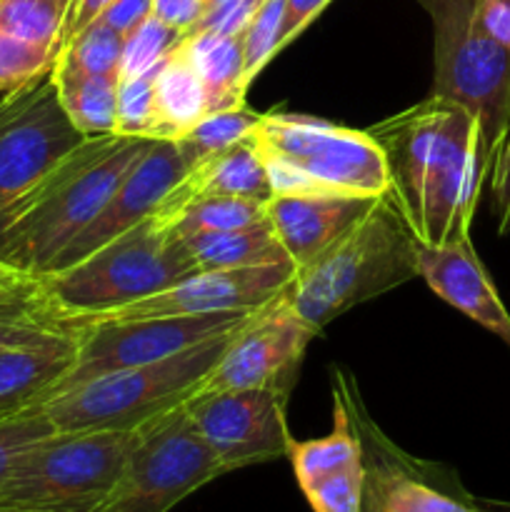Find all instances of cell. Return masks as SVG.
Returning a JSON list of instances; mask_svg holds the SVG:
<instances>
[{
	"label": "cell",
	"mask_w": 510,
	"mask_h": 512,
	"mask_svg": "<svg viewBox=\"0 0 510 512\" xmlns=\"http://www.w3.org/2000/svg\"><path fill=\"white\" fill-rule=\"evenodd\" d=\"M138 430L55 433L30 448L0 485V512H93L108 498Z\"/></svg>",
	"instance_id": "ba28073f"
},
{
	"label": "cell",
	"mask_w": 510,
	"mask_h": 512,
	"mask_svg": "<svg viewBox=\"0 0 510 512\" xmlns=\"http://www.w3.org/2000/svg\"><path fill=\"white\" fill-rule=\"evenodd\" d=\"M260 5H263V0H223L220 5L205 10L203 18L185 35H240L248 28Z\"/></svg>",
	"instance_id": "d590c367"
},
{
	"label": "cell",
	"mask_w": 510,
	"mask_h": 512,
	"mask_svg": "<svg viewBox=\"0 0 510 512\" xmlns=\"http://www.w3.org/2000/svg\"><path fill=\"white\" fill-rule=\"evenodd\" d=\"M505 512H510V508H508V510H505Z\"/></svg>",
	"instance_id": "7dc6e473"
},
{
	"label": "cell",
	"mask_w": 510,
	"mask_h": 512,
	"mask_svg": "<svg viewBox=\"0 0 510 512\" xmlns=\"http://www.w3.org/2000/svg\"><path fill=\"white\" fill-rule=\"evenodd\" d=\"M233 335L235 330H230L158 363L100 375L45 400L40 408L58 433H133L195 398Z\"/></svg>",
	"instance_id": "5b68a950"
},
{
	"label": "cell",
	"mask_w": 510,
	"mask_h": 512,
	"mask_svg": "<svg viewBox=\"0 0 510 512\" xmlns=\"http://www.w3.org/2000/svg\"><path fill=\"white\" fill-rule=\"evenodd\" d=\"M488 183H490V190H493V208H495V215H498L500 233H505L510 220V133H508V140H505L503 150H500L498 160H495Z\"/></svg>",
	"instance_id": "74e56055"
},
{
	"label": "cell",
	"mask_w": 510,
	"mask_h": 512,
	"mask_svg": "<svg viewBox=\"0 0 510 512\" xmlns=\"http://www.w3.org/2000/svg\"><path fill=\"white\" fill-rule=\"evenodd\" d=\"M418 245L383 195L323 253L295 268L285 303L318 335L345 310L418 278Z\"/></svg>",
	"instance_id": "3957f363"
},
{
	"label": "cell",
	"mask_w": 510,
	"mask_h": 512,
	"mask_svg": "<svg viewBox=\"0 0 510 512\" xmlns=\"http://www.w3.org/2000/svg\"><path fill=\"white\" fill-rule=\"evenodd\" d=\"M268 218V203L250 198H203L190 203L170 225L178 238L245 228Z\"/></svg>",
	"instance_id": "83f0119b"
},
{
	"label": "cell",
	"mask_w": 510,
	"mask_h": 512,
	"mask_svg": "<svg viewBox=\"0 0 510 512\" xmlns=\"http://www.w3.org/2000/svg\"><path fill=\"white\" fill-rule=\"evenodd\" d=\"M75 335L68 325V313L50 300L40 280L0 293V353Z\"/></svg>",
	"instance_id": "7402d4cb"
},
{
	"label": "cell",
	"mask_w": 510,
	"mask_h": 512,
	"mask_svg": "<svg viewBox=\"0 0 510 512\" xmlns=\"http://www.w3.org/2000/svg\"><path fill=\"white\" fill-rule=\"evenodd\" d=\"M285 408L288 398L273 390H225L185 403V413L225 473L288 458L293 435Z\"/></svg>",
	"instance_id": "5bb4252c"
},
{
	"label": "cell",
	"mask_w": 510,
	"mask_h": 512,
	"mask_svg": "<svg viewBox=\"0 0 510 512\" xmlns=\"http://www.w3.org/2000/svg\"><path fill=\"white\" fill-rule=\"evenodd\" d=\"M73 8L75 0H0V30L45 45L58 58Z\"/></svg>",
	"instance_id": "4316f807"
},
{
	"label": "cell",
	"mask_w": 510,
	"mask_h": 512,
	"mask_svg": "<svg viewBox=\"0 0 510 512\" xmlns=\"http://www.w3.org/2000/svg\"><path fill=\"white\" fill-rule=\"evenodd\" d=\"M150 10H153V0H113L100 15V20L113 25L128 38L143 20L150 18Z\"/></svg>",
	"instance_id": "60d3db41"
},
{
	"label": "cell",
	"mask_w": 510,
	"mask_h": 512,
	"mask_svg": "<svg viewBox=\"0 0 510 512\" xmlns=\"http://www.w3.org/2000/svg\"><path fill=\"white\" fill-rule=\"evenodd\" d=\"M125 35L108 25L105 20H95L83 33L75 35L55 63H65L70 68L88 75H103V78H120V65H123Z\"/></svg>",
	"instance_id": "f1b7e54d"
},
{
	"label": "cell",
	"mask_w": 510,
	"mask_h": 512,
	"mask_svg": "<svg viewBox=\"0 0 510 512\" xmlns=\"http://www.w3.org/2000/svg\"><path fill=\"white\" fill-rule=\"evenodd\" d=\"M223 0H208V8H213V5H220Z\"/></svg>",
	"instance_id": "f6af8a7d"
},
{
	"label": "cell",
	"mask_w": 510,
	"mask_h": 512,
	"mask_svg": "<svg viewBox=\"0 0 510 512\" xmlns=\"http://www.w3.org/2000/svg\"><path fill=\"white\" fill-rule=\"evenodd\" d=\"M55 425L45 415V410L28 408L20 413L0 415V485L5 483L18 460L28 453L40 440L55 435Z\"/></svg>",
	"instance_id": "1f68e13d"
},
{
	"label": "cell",
	"mask_w": 510,
	"mask_h": 512,
	"mask_svg": "<svg viewBox=\"0 0 510 512\" xmlns=\"http://www.w3.org/2000/svg\"><path fill=\"white\" fill-rule=\"evenodd\" d=\"M75 338L23 345L0 353V415L45 403L55 383L73 368Z\"/></svg>",
	"instance_id": "d6986e66"
},
{
	"label": "cell",
	"mask_w": 510,
	"mask_h": 512,
	"mask_svg": "<svg viewBox=\"0 0 510 512\" xmlns=\"http://www.w3.org/2000/svg\"><path fill=\"white\" fill-rule=\"evenodd\" d=\"M253 313L255 310L183 315V318H143L123 320V323H100L78 330L73 368L55 383L45 400L80 383L100 378V375L158 363L170 355L195 348L205 340L238 330L240 325L248 323Z\"/></svg>",
	"instance_id": "30bf717a"
},
{
	"label": "cell",
	"mask_w": 510,
	"mask_h": 512,
	"mask_svg": "<svg viewBox=\"0 0 510 512\" xmlns=\"http://www.w3.org/2000/svg\"><path fill=\"white\" fill-rule=\"evenodd\" d=\"M288 290V288H285ZM315 330L285 303V293L235 330L225 353L195 395L225 390H273L290 398Z\"/></svg>",
	"instance_id": "7c38bea8"
},
{
	"label": "cell",
	"mask_w": 510,
	"mask_h": 512,
	"mask_svg": "<svg viewBox=\"0 0 510 512\" xmlns=\"http://www.w3.org/2000/svg\"><path fill=\"white\" fill-rule=\"evenodd\" d=\"M53 63L55 55L50 48L0 30V93H10L50 73Z\"/></svg>",
	"instance_id": "e575fe53"
},
{
	"label": "cell",
	"mask_w": 510,
	"mask_h": 512,
	"mask_svg": "<svg viewBox=\"0 0 510 512\" xmlns=\"http://www.w3.org/2000/svg\"><path fill=\"white\" fill-rule=\"evenodd\" d=\"M433 25V93L475 115L485 175L510 133V50L478 23L475 0H415Z\"/></svg>",
	"instance_id": "8992f818"
},
{
	"label": "cell",
	"mask_w": 510,
	"mask_h": 512,
	"mask_svg": "<svg viewBox=\"0 0 510 512\" xmlns=\"http://www.w3.org/2000/svg\"><path fill=\"white\" fill-rule=\"evenodd\" d=\"M160 65L153 70H145V73L140 75H133V78H120L118 113H115V135L153 140L155 78H158Z\"/></svg>",
	"instance_id": "f546056e"
},
{
	"label": "cell",
	"mask_w": 510,
	"mask_h": 512,
	"mask_svg": "<svg viewBox=\"0 0 510 512\" xmlns=\"http://www.w3.org/2000/svg\"><path fill=\"white\" fill-rule=\"evenodd\" d=\"M208 113V93L183 38L160 65L155 78L153 140L180 138L190 125Z\"/></svg>",
	"instance_id": "ffe728a7"
},
{
	"label": "cell",
	"mask_w": 510,
	"mask_h": 512,
	"mask_svg": "<svg viewBox=\"0 0 510 512\" xmlns=\"http://www.w3.org/2000/svg\"><path fill=\"white\" fill-rule=\"evenodd\" d=\"M225 473L183 408L138 430L108 498L93 512H170Z\"/></svg>",
	"instance_id": "9c48e42d"
},
{
	"label": "cell",
	"mask_w": 510,
	"mask_h": 512,
	"mask_svg": "<svg viewBox=\"0 0 510 512\" xmlns=\"http://www.w3.org/2000/svg\"><path fill=\"white\" fill-rule=\"evenodd\" d=\"M195 273L183 240L145 218L80 263L40 278V285L68 315H90L138 303Z\"/></svg>",
	"instance_id": "52a82bcc"
},
{
	"label": "cell",
	"mask_w": 510,
	"mask_h": 512,
	"mask_svg": "<svg viewBox=\"0 0 510 512\" xmlns=\"http://www.w3.org/2000/svg\"><path fill=\"white\" fill-rule=\"evenodd\" d=\"M333 0H285V23L280 35V50L293 43Z\"/></svg>",
	"instance_id": "f35d334b"
},
{
	"label": "cell",
	"mask_w": 510,
	"mask_h": 512,
	"mask_svg": "<svg viewBox=\"0 0 510 512\" xmlns=\"http://www.w3.org/2000/svg\"><path fill=\"white\" fill-rule=\"evenodd\" d=\"M375 200L355 195H273L268 200V220L295 268H303Z\"/></svg>",
	"instance_id": "ac0fdd59"
},
{
	"label": "cell",
	"mask_w": 510,
	"mask_h": 512,
	"mask_svg": "<svg viewBox=\"0 0 510 512\" xmlns=\"http://www.w3.org/2000/svg\"><path fill=\"white\" fill-rule=\"evenodd\" d=\"M150 143L115 133L80 140L33 188L0 210V263L28 278H45Z\"/></svg>",
	"instance_id": "7a4b0ae2"
},
{
	"label": "cell",
	"mask_w": 510,
	"mask_h": 512,
	"mask_svg": "<svg viewBox=\"0 0 510 512\" xmlns=\"http://www.w3.org/2000/svg\"><path fill=\"white\" fill-rule=\"evenodd\" d=\"M185 45L203 78L210 113L243 108L250 85L245 83L243 33L185 35Z\"/></svg>",
	"instance_id": "603a6c76"
},
{
	"label": "cell",
	"mask_w": 510,
	"mask_h": 512,
	"mask_svg": "<svg viewBox=\"0 0 510 512\" xmlns=\"http://www.w3.org/2000/svg\"><path fill=\"white\" fill-rule=\"evenodd\" d=\"M333 415L335 425L330 435L315 440H293L290 443L288 458L300 490L313 483V480L323 478V475H330L335 470L345 468V465L363 460V448H360L358 435H355L348 413H345V408L338 400H335Z\"/></svg>",
	"instance_id": "d4e9b609"
},
{
	"label": "cell",
	"mask_w": 510,
	"mask_h": 512,
	"mask_svg": "<svg viewBox=\"0 0 510 512\" xmlns=\"http://www.w3.org/2000/svg\"><path fill=\"white\" fill-rule=\"evenodd\" d=\"M363 512H383V510H380V508H375V505L365 503V500H363Z\"/></svg>",
	"instance_id": "ee69618b"
},
{
	"label": "cell",
	"mask_w": 510,
	"mask_h": 512,
	"mask_svg": "<svg viewBox=\"0 0 510 512\" xmlns=\"http://www.w3.org/2000/svg\"><path fill=\"white\" fill-rule=\"evenodd\" d=\"M475 15L485 33L510 50V0H475Z\"/></svg>",
	"instance_id": "ab89813d"
},
{
	"label": "cell",
	"mask_w": 510,
	"mask_h": 512,
	"mask_svg": "<svg viewBox=\"0 0 510 512\" xmlns=\"http://www.w3.org/2000/svg\"><path fill=\"white\" fill-rule=\"evenodd\" d=\"M285 23V0H263L258 13L243 30L245 83H253L260 70L280 53V35Z\"/></svg>",
	"instance_id": "d6a6232c"
},
{
	"label": "cell",
	"mask_w": 510,
	"mask_h": 512,
	"mask_svg": "<svg viewBox=\"0 0 510 512\" xmlns=\"http://www.w3.org/2000/svg\"><path fill=\"white\" fill-rule=\"evenodd\" d=\"M188 173V163L173 140H153L143 158L133 165L105 208L85 225L83 233L58 255L48 275L80 263L103 245L113 243L130 228L143 223L168 190Z\"/></svg>",
	"instance_id": "9a60e30c"
},
{
	"label": "cell",
	"mask_w": 510,
	"mask_h": 512,
	"mask_svg": "<svg viewBox=\"0 0 510 512\" xmlns=\"http://www.w3.org/2000/svg\"><path fill=\"white\" fill-rule=\"evenodd\" d=\"M30 280H35V278H28V275L18 273V270H13V268H8V265L0 263V293H5V290L20 288V285L30 283Z\"/></svg>",
	"instance_id": "7bdbcfd3"
},
{
	"label": "cell",
	"mask_w": 510,
	"mask_h": 512,
	"mask_svg": "<svg viewBox=\"0 0 510 512\" xmlns=\"http://www.w3.org/2000/svg\"><path fill=\"white\" fill-rule=\"evenodd\" d=\"M295 275V265L275 263L258 268L233 270H203L173 288L158 295L123 305V308L105 310V313L68 315L73 333L100 323H123V320L143 318H183V315H213V313H240V310H258L273 303L285 293Z\"/></svg>",
	"instance_id": "4fadbf2b"
},
{
	"label": "cell",
	"mask_w": 510,
	"mask_h": 512,
	"mask_svg": "<svg viewBox=\"0 0 510 512\" xmlns=\"http://www.w3.org/2000/svg\"><path fill=\"white\" fill-rule=\"evenodd\" d=\"M183 38L185 33L170 28L163 20L150 15L148 20H143V23L125 38L120 78H133V75L145 73V70L158 68V65L178 48Z\"/></svg>",
	"instance_id": "4dcf8cb0"
},
{
	"label": "cell",
	"mask_w": 510,
	"mask_h": 512,
	"mask_svg": "<svg viewBox=\"0 0 510 512\" xmlns=\"http://www.w3.org/2000/svg\"><path fill=\"white\" fill-rule=\"evenodd\" d=\"M180 240L185 243L200 273L203 270L258 268V265L288 263L290 260L268 218L260 220V223L245 225V228L198 233Z\"/></svg>",
	"instance_id": "44dd1931"
},
{
	"label": "cell",
	"mask_w": 510,
	"mask_h": 512,
	"mask_svg": "<svg viewBox=\"0 0 510 512\" xmlns=\"http://www.w3.org/2000/svg\"><path fill=\"white\" fill-rule=\"evenodd\" d=\"M83 135L60 105L53 75L10 90L0 98V210L33 188Z\"/></svg>",
	"instance_id": "8fae6325"
},
{
	"label": "cell",
	"mask_w": 510,
	"mask_h": 512,
	"mask_svg": "<svg viewBox=\"0 0 510 512\" xmlns=\"http://www.w3.org/2000/svg\"><path fill=\"white\" fill-rule=\"evenodd\" d=\"M205 3H208V0H205Z\"/></svg>",
	"instance_id": "c3c4849f"
},
{
	"label": "cell",
	"mask_w": 510,
	"mask_h": 512,
	"mask_svg": "<svg viewBox=\"0 0 510 512\" xmlns=\"http://www.w3.org/2000/svg\"><path fill=\"white\" fill-rule=\"evenodd\" d=\"M508 230H510V220H508Z\"/></svg>",
	"instance_id": "bcb514c9"
},
{
	"label": "cell",
	"mask_w": 510,
	"mask_h": 512,
	"mask_svg": "<svg viewBox=\"0 0 510 512\" xmlns=\"http://www.w3.org/2000/svg\"><path fill=\"white\" fill-rule=\"evenodd\" d=\"M418 278H423L440 300L483 325L510 348V313L480 263L473 240L418 245Z\"/></svg>",
	"instance_id": "2e32d148"
},
{
	"label": "cell",
	"mask_w": 510,
	"mask_h": 512,
	"mask_svg": "<svg viewBox=\"0 0 510 512\" xmlns=\"http://www.w3.org/2000/svg\"><path fill=\"white\" fill-rule=\"evenodd\" d=\"M248 140L268 170L273 195H388L383 148L368 130L303 113H263Z\"/></svg>",
	"instance_id": "277c9868"
},
{
	"label": "cell",
	"mask_w": 510,
	"mask_h": 512,
	"mask_svg": "<svg viewBox=\"0 0 510 512\" xmlns=\"http://www.w3.org/2000/svg\"><path fill=\"white\" fill-rule=\"evenodd\" d=\"M205 10H208L205 0H153L150 15H155V18L163 20L170 28L180 30V33H188L203 18Z\"/></svg>",
	"instance_id": "8d00e7d4"
},
{
	"label": "cell",
	"mask_w": 510,
	"mask_h": 512,
	"mask_svg": "<svg viewBox=\"0 0 510 512\" xmlns=\"http://www.w3.org/2000/svg\"><path fill=\"white\" fill-rule=\"evenodd\" d=\"M110 3H113V0H75V8H73V13H70L68 25H65L63 35H60V50H63L65 45L75 38V35L83 33L90 23H95V20L105 13V8H108ZM60 50H58V55H60Z\"/></svg>",
	"instance_id": "b9f144b4"
},
{
	"label": "cell",
	"mask_w": 510,
	"mask_h": 512,
	"mask_svg": "<svg viewBox=\"0 0 510 512\" xmlns=\"http://www.w3.org/2000/svg\"><path fill=\"white\" fill-rule=\"evenodd\" d=\"M388 165V200L420 245L470 238L485 175L480 125L453 100L428 95L368 130Z\"/></svg>",
	"instance_id": "6da1fadb"
},
{
	"label": "cell",
	"mask_w": 510,
	"mask_h": 512,
	"mask_svg": "<svg viewBox=\"0 0 510 512\" xmlns=\"http://www.w3.org/2000/svg\"><path fill=\"white\" fill-rule=\"evenodd\" d=\"M303 495L313 512H363L365 500V468L363 460L335 473L323 475L305 485Z\"/></svg>",
	"instance_id": "836d02e7"
},
{
	"label": "cell",
	"mask_w": 510,
	"mask_h": 512,
	"mask_svg": "<svg viewBox=\"0 0 510 512\" xmlns=\"http://www.w3.org/2000/svg\"><path fill=\"white\" fill-rule=\"evenodd\" d=\"M260 115L263 113H255L248 105L233 110H215V113L203 115L198 123L190 125L173 143L178 145L180 155H183L190 168V165L200 163V160L248 138L255 125H258Z\"/></svg>",
	"instance_id": "484cf974"
},
{
	"label": "cell",
	"mask_w": 510,
	"mask_h": 512,
	"mask_svg": "<svg viewBox=\"0 0 510 512\" xmlns=\"http://www.w3.org/2000/svg\"><path fill=\"white\" fill-rule=\"evenodd\" d=\"M203 198H250L263 203L273 198L268 170L248 138L190 165L148 218L155 228L168 230L190 203Z\"/></svg>",
	"instance_id": "e0dca14e"
},
{
	"label": "cell",
	"mask_w": 510,
	"mask_h": 512,
	"mask_svg": "<svg viewBox=\"0 0 510 512\" xmlns=\"http://www.w3.org/2000/svg\"><path fill=\"white\" fill-rule=\"evenodd\" d=\"M50 75L65 115L83 138L115 133L120 78L80 73L65 63H53Z\"/></svg>",
	"instance_id": "cb8c5ba5"
}]
</instances>
